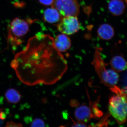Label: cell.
Segmentation results:
<instances>
[{
    "label": "cell",
    "mask_w": 127,
    "mask_h": 127,
    "mask_svg": "<svg viewBox=\"0 0 127 127\" xmlns=\"http://www.w3.org/2000/svg\"><path fill=\"white\" fill-rule=\"evenodd\" d=\"M11 66L21 81L28 86L55 84L67 69L65 59L55 47L53 39L47 35L29 39L26 47L15 56Z\"/></svg>",
    "instance_id": "1"
},
{
    "label": "cell",
    "mask_w": 127,
    "mask_h": 127,
    "mask_svg": "<svg viewBox=\"0 0 127 127\" xmlns=\"http://www.w3.org/2000/svg\"><path fill=\"white\" fill-rule=\"evenodd\" d=\"M36 22L35 20L16 18L10 23L8 28L7 41L13 46L20 45L22 40L27 34L30 25Z\"/></svg>",
    "instance_id": "2"
},
{
    "label": "cell",
    "mask_w": 127,
    "mask_h": 127,
    "mask_svg": "<svg viewBox=\"0 0 127 127\" xmlns=\"http://www.w3.org/2000/svg\"><path fill=\"white\" fill-rule=\"evenodd\" d=\"M98 101H90L88 105L83 104L75 110L74 115L77 122L85 123L92 119L100 118L103 113L98 106Z\"/></svg>",
    "instance_id": "3"
},
{
    "label": "cell",
    "mask_w": 127,
    "mask_h": 127,
    "mask_svg": "<svg viewBox=\"0 0 127 127\" xmlns=\"http://www.w3.org/2000/svg\"><path fill=\"white\" fill-rule=\"evenodd\" d=\"M109 110L118 124L125 122L127 117V101L125 97L117 95L111 97L109 101Z\"/></svg>",
    "instance_id": "4"
},
{
    "label": "cell",
    "mask_w": 127,
    "mask_h": 127,
    "mask_svg": "<svg viewBox=\"0 0 127 127\" xmlns=\"http://www.w3.org/2000/svg\"><path fill=\"white\" fill-rule=\"evenodd\" d=\"M101 51L100 48H96L92 63L101 81L108 87L111 77V69L107 70L106 68L105 63L101 55Z\"/></svg>",
    "instance_id": "5"
},
{
    "label": "cell",
    "mask_w": 127,
    "mask_h": 127,
    "mask_svg": "<svg viewBox=\"0 0 127 127\" xmlns=\"http://www.w3.org/2000/svg\"><path fill=\"white\" fill-rule=\"evenodd\" d=\"M52 7L57 10L62 17L77 16L80 9L77 0H53Z\"/></svg>",
    "instance_id": "6"
},
{
    "label": "cell",
    "mask_w": 127,
    "mask_h": 127,
    "mask_svg": "<svg viewBox=\"0 0 127 127\" xmlns=\"http://www.w3.org/2000/svg\"><path fill=\"white\" fill-rule=\"evenodd\" d=\"M57 29L62 34L71 35L76 33L80 28V24L77 16L64 17L58 24Z\"/></svg>",
    "instance_id": "7"
},
{
    "label": "cell",
    "mask_w": 127,
    "mask_h": 127,
    "mask_svg": "<svg viewBox=\"0 0 127 127\" xmlns=\"http://www.w3.org/2000/svg\"><path fill=\"white\" fill-rule=\"evenodd\" d=\"M54 46L60 52H66L70 48L71 42L70 38L65 34L58 35L53 40Z\"/></svg>",
    "instance_id": "8"
},
{
    "label": "cell",
    "mask_w": 127,
    "mask_h": 127,
    "mask_svg": "<svg viewBox=\"0 0 127 127\" xmlns=\"http://www.w3.org/2000/svg\"><path fill=\"white\" fill-rule=\"evenodd\" d=\"M62 18V17L58 11L52 7L46 9L43 13V20L51 24L59 23Z\"/></svg>",
    "instance_id": "9"
},
{
    "label": "cell",
    "mask_w": 127,
    "mask_h": 127,
    "mask_svg": "<svg viewBox=\"0 0 127 127\" xmlns=\"http://www.w3.org/2000/svg\"><path fill=\"white\" fill-rule=\"evenodd\" d=\"M97 32L100 39L105 40H111L114 35L113 28L107 23L101 25L98 29Z\"/></svg>",
    "instance_id": "10"
},
{
    "label": "cell",
    "mask_w": 127,
    "mask_h": 127,
    "mask_svg": "<svg viewBox=\"0 0 127 127\" xmlns=\"http://www.w3.org/2000/svg\"><path fill=\"white\" fill-rule=\"evenodd\" d=\"M125 8V4L122 0H111L108 3V10L114 16L121 15L124 12Z\"/></svg>",
    "instance_id": "11"
},
{
    "label": "cell",
    "mask_w": 127,
    "mask_h": 127,
    "mask_svg": "<svg viewBox=\"0 0 127 127\" xmlns=\"http://www.w3.org/2000/svg\"><path fill=\"white\" fill-rule=\"evenodd\" d=\"M112 69L117 72H121L127 69V62L123 57L119 55L113 57L110 61Z\"/></svg>",
    "instance_id": "12"
},
{
    "label": "cell",
    "mask_w": 127,
    "mask_h": 127,
    "mask_svg": "<svg viewBox=\"0 0 127 127\" xmlns=\"http://www.w3.org/2000/svg\"><path fill=\"white\" fill-rule=\"evenodd\" d=\"M6 99L10 103H18L21 98V95L18 91L14 88L8 89L5 93Z\"/></svg>",
    "instance_id": "13"
},
{
    "label": "cell",
    "mask_w": 127,
    "mask_h": 127,
    "mask_svg": "<svg viewBox=\"0 0 127 127\" xmlns=\"http://www.w3.org/2000/svg\"><path fill=\"white\" fill-rule=\"evenodd\" d=\"M127 71L123 76L121 82V88H115L113 92L117 95H122L125 97L127 101Z\"/></svg>",
    "instance_id": "14"
},
{
    "label": "cell",
    "mask_w": 127,
    "mask_h": 127,
    "mask_svg": "<svg viewBox=\"0 0 127 127\" xmlns=\"http://www.w3.org/2000/svg\"><path fill=\"white\" fill-rule=\"evenodd\" d=\"M45 123L42 119L36 118L32 121L31 124L32 127H45Z\"/></svg>",
    "instance_id": "15"
},
{
    "label": "cell",
    "mask_w": 127,
    "mask_h": 127,
    "mask_svg": "<svg viewBox=\"0 0 127 127\" xmlns=\"http://www.w3.org/2000/svg\"><path fill=\"white\" fill-rule=\"evenodd\" d=\"M108 116H106L98 122L97 123L94 125H92V127H101L107 126L108 124Z\"/></svg>",
    "instance_id": "16"
},
{
    "label": "cell",
    "mask_w": 127,
    "mask_h": 127,
    "mask_svg": "<svg viewBox=\"0 0 127 127\" xmlns=\"http://www.w3.org/2000/svg\"><path fill=\"white\" fill-rule=\"evenodd\" d=\"M6 127H22L23 125L21 124L16 123L12 121L8 122L6 123Z\"/></svg>",
    "instance_id": "17"
},
{
    "label": "cell",
    "mask_w": 127,
    "mask_h": 127,
    "mask_svg": "<svg viewBox=\"0 0 127 127\" xmlns=\"http://www.w3.org/2000/svg\"><path fill=\"white\" fill-rule=\"evenodd\" d=\"M41 4L45 6H51L52 5L53 0H39Z\"/></svg>",
    "instance_id": "18"
},
{
    "label": "cell",
    "mask_w": 127,
    "mask_h": 127,
    "mask_svg": "<svg viewBox=\"0 0 127 127\" xmlns=\"http://www.w3.org/2000/svg\"><path fill=\"white\" fill-rule=\"evenodd\" d=\"M71 127H87V125L86 123L81 122H77V123H75L72 124Z\"/></svg>",
    "instance_id": "19"
},
{
    "label": "cell",
    "mask_w": 127,
    "mask_h": 127,
    "mask_svg": "<svg viewBox=\"0 0 127 127\" xmlns=\"http://www.w3.org/2000/svg\"><path fill=\"white\" fill-rule=\"evenodd\" d=\"M123 1L124 3H125V4H127V0H122Z\"/></svg>",
    "instance_id": "20"
}]
</instances>
